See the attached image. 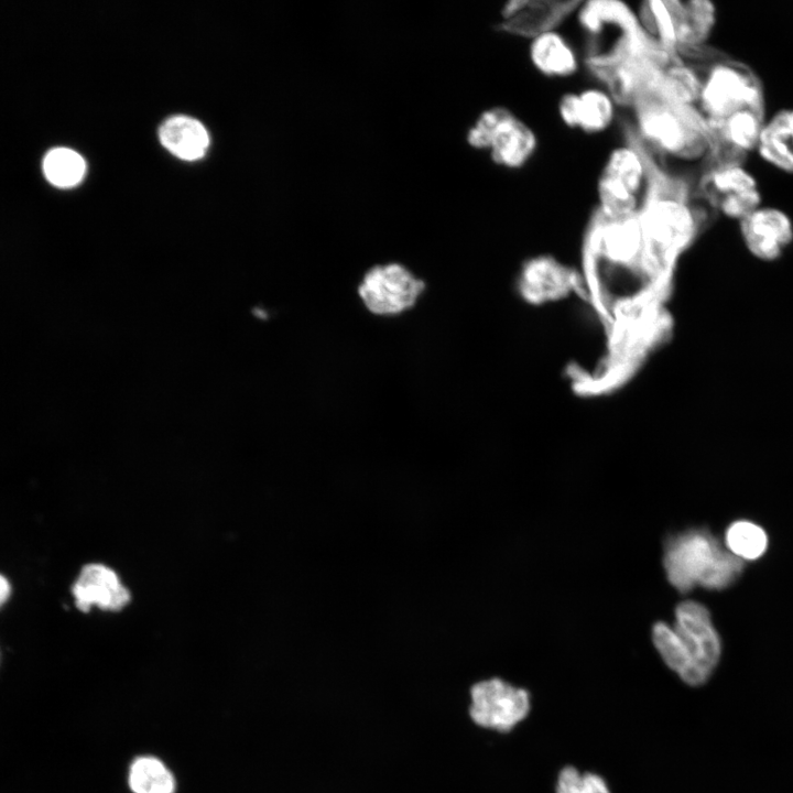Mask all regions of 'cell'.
Wrapping results in <instances>:
<instances>
[{"instance_id": "1", "label": "cell", "mask_w": 793, "mask_h": 793, "mask_svg": "<svg viewBox=\"0 0 793 793\" xmlns=\"http://www.w3.org/2000/svg\"><path fill=\"white\" fill-rule=\"evenodd\" d=\"M583 258L584 286L627 329L655 307L674 269L647 247L639 214L610 218L596 210Z\"/></svg>"}, {"instance_id": "2", "label": "cell", "mask_w": 793, "mask_h": 793, "mask_svg": "<svg viewBox=\"0 0 793 793\" xmlns=\"http://www.w3.org/2000/svg\"><path fill=\"white\" fill-rule=\"evenodd\" d=\"M526 297L542 308L566 372L585 388L618 377L628 358L627 329L588 293L583 282L560 275L523 282Z\"/></svg>"}, {"instance_id": "3", "label": "cell", "mask_w": 793, "mask_h": 793, "mask_svg": "<svg viewBox=\"0 0 793 793\" xmlns=\"http://www.w3.org/2000/svg\"><path fill=\"white\" fill-rule=\"evenodd\" d=\"M631 108L637 122L633 130L649 151L704 166L709 133L696 107L673 99L654 82L638 95Z\"/></svg>"}, {"instance_id": "4", "label": "cell", "mask_w": 793, "mask_h": 793, "mask_svg": "<svg viewBox=\"0 0 793 793\" xmlns=\"http://www.w3.org/2000/svg\"><path fill=\"white\" fill-rule=\"evenodd\" d=\"M652 638L666 665L691 686L705 684L721 655V641L705 606L693 600L675 609V623L656 622Z\"/></svg>"}, {"instance_id": "5", "label": "cell", "mask_w": 793, "mask_h": 793, "mask_svg": "<svg viewBox=\"0 0 793 793\" xmlns=\"http://www.w3.org/2000/svg\"><path fill=\"white\" fill-rule=\"evenodd\" d=\"M664 568L669 582L681 593L695 585L723 589L741 574L743 561L723 548L704 529L671 535L664 546Z\"/></svg>"}, {"instance_id": "6", "label": "cell", "mask_w": 793, "mask_h": 793, "mask_svg": "<svg viewBox=\"0 0 793 793\" xmlns=\"http://www.w3.org/2000/svg\"><path fill=\"white\" fill-rule=\"evenodd\" d=\"M627 145L615 149L598 178L599 210L619 218L640 213L648 193L649 173L643 150L631 127H627Z\"/></svg>"}, {"instance_id": "7", "label": "cell", "mask_w": 793, "mask_h": 793, "mask_svg": "<svg viewBox=\"0 0 793 793\" xmlns=\"http://www.w3.org/2000/svg\"><path fill=\"white\" fill-rule=\"evenodd\" d=\"M696 108L706 119L726 118L745 109H765L762 82L749 65L727 56L703 75Z\"/></svg>"}, {"instance_id": "8", "label": "cell", "mask_w": 793, "mask_h": 793, "mask_svg": "<svg viewBox=\"0 0 793 793\" xmlns=\"http://www.w3.org/2000/svg\"><path fill=\"white\" fill-rule=\"evenodd\" d=\"M530 707L526 689L499 677L476 681L468 688L467 717L481 730L510 732L525 719Z\"/></svg>"}, {"instance_id": "9", "label": "cell", "mask_w": 793, "mask_h": 793, "mask_svg": "<svg viewBox=\"0 0 793 793\" xmlns=\"http://www.w3.org/2000/svg\"><path fill=\"white\" fill-rule=\"evenodd\" d=\"M765 109H745L721 119H706L709 153L703 170L718 166H742L757 150L764 124Z\"/></svg>"}, {"instance_id": "10", "label": "cell", "mask_w": 793, "mask_h": 793, "mask_svg": "<svg viewBox=\"0 0 793 793\" xmlns=\"http://www.w3.org/2000/svg\"><path fill=\"white\" fill-rule=\"evenodd\" d=\"M695 189L717 213L737 220L759 208L762 200L757 180L743 166L704 170Z\"/></svg>"}, {"instance_id": "11", "label": "cell", "mask_w": 793, "mask_h": 793, "mask_svg": "<svg viewBox=\"0 0 793 793\" xmlns=\"http://www.w3.org/2000/svg\"><path fill=\"white\" fill-rule=\"evenodd\" d=\"M424 282L398 263L370 269L359 286V295L373 314L393 315L414 305Z\"/></svg>"}, {"instance_id": "12", "label": "cell", "mask_w": 793, "mask_h": 793, "mask_svg": "<svg viewBox=\"0 0 793 793\" xmlns=\"http://www.w3.org/2000/svg\"><path fill=\"white\" fill-rule=\"evenodd\" d=\"M739 222L745 246L760 260L779 259L793 242L792 219L779 208L760 206Z\"/></svg>"}, {"instance_id": "13", "label": "cell", "mask_w": 793, "mask_h": 793, "mask_svg": "<svg viewBox=\"0 0 793 793\" xmlns=\"http://www.w3.org/2000/svg\"><path fill=\"white\" fill-rule=\"evenodd\" d=\"M583 1L512 0L501 11L497 28L524 37H535L553 31L566 17L578 10Z\"/></svg>"}, {"instance_id": "14", "label": "cell", "mask_w": 793, "mask_h": 793, "mask_svg": "<svg viewBox=\"0 0 793 793\" xmlns=\"http://www.w3.org/2000/svg\"><path fill=\"white\" fill-rule=\"evenodd\" d=\"M72 591L76 607L84 612L93 606L102 610L118 611L130 601V593L118 575L101 564L84 566Z\"/></svg>"}, {"instance_id": "15", "label": "cell", "mask_w": 793, "mask_h": 793, "mask_svg": "<svg viewBox=\"0 0 793 793\" xmlns=\"http://www.w3.org/2000/svg\"><path fill=\"white\" fill-rule=\"evenodd\" d=\"M615 100L601 89L588 88L564 94L558 101V115L569 128L586 133L605 131L615 117Z\"/></svg>"}, {"instance_id": "16", "label": "cell", "mask_w": 793, "mask_h": 793, "mask_svg": "<svg viewBox=\"0 0 793 793\" xmlns=\"http://www.w3.org/2000/svg\"><path fill=\"white\" fill-rule=\"evenodd\" d=\"M536 146L534 131L508 109L496 126L488 149L495 163L519 169L531 159Z\"/></svg>"}, {"instance_id": "17", "label": "cell", "mask_w": 793, "mask_h": 793, "mask_svg": "<svg viewBox=\"0 0 793 793\" xmlns=\"http://www.w3.org/2000/svg\"><path fill=\"white\" fill-rule=\"evenodd\" d=\"M677 46L704 45L716 23L715 4L708 0H665Z\"/></svg>"}, {"instance_id": "18", "label": "cell", "mask_w": 793, "mask_h": 793, "mask_svg": "<svg viewBox=\"0 0 793 793\" xmlns=\"http://www.w3.org/2000/svg\"><path fill=\"white\" fill-rule=\"evenodd\" d=\"M529 55L534 67L548 77H569L578 69L574 48L555 30L533 37Z\"/></svg>"}, {"instance_id": "19", "label": "cell", "mask_w": 793, "mask_h": 793, "mask_svg": "<svg viewBox=\"0 0 793 793\" xmlns=\"http://www.w3.org/2000/svg\"><path fill=\"white\" fill-rule=\"evenodd\" d=\"M757 151L775 169L793 174V109H782L764 122Z\"/></svg>"}, {"instance_id": "20", "label": "cell", "mask_w": 793, "mask_h": 793, "mask_svg": "<svg viewBox=\"0 0 793 793\" xmlns=\"http://www.w3.org/2000/svg\"><path fill=\"white\" fill-rule=\"evenodd\" d=\"M159 137L172 154L185 161L200 159L209 145V135L203 123L186 116L169 118L161 126Z\"/></svg>"}, {"instance_id": "21", "label": "cell", "mask_w": 793, "mask_h": 793, "mask_svg": "<svg viewBox=\"0 0 793 793\" xmlns=\"http://www.w3.org/2000/svg\"><path fill=\"white\" fill-rule=\"evenodd\" d=\"M43 173L46 180L59 188L76 186L86 173L84 159L74 150L55 148L43 159Z\"/></svg>"}, {"instance_id": "22", "label": "cell", "mask_w": 793, "mask_h": 793, "mask_svg": "<svg viewBox=\"0 0 793 793\" xmlns=\"http://www.w3.org/2000/svg\"><path fill=\"white\" fill-rule=\"evenodd\" d=\"M129 785L133 793H174L175 780L156 758L140 757L129 770Z\"/></svg>"}, {"instance_id": "23", "label": "cell", "mask_w": 793, "mask_h": 793, "mask_svg": "<svg viewBox=\"0 0 793 793\" xmlns=\"http://www.w3.org/2000/svg\"><path fill=\"white\" fill-rule=\"evenodd\" d=\"M730 553L743 560H756L767 550L768 537L763 529L749 521L734 522L726 532Z\"/></svg>"}, {"instance_id": "24", "label": "cell", "mask_w": 793, "mask_h": 793, "mask_svg": "<svg viewBox=\"0 0 793 793\" xmlns=\"http://www.w3.org/2000/svg\"><path fill=\"white\" fill-rule=\"evenodd\" d=\"M556 793H610L605 780L595 773H579L574 767L561 770Z\"/></svg>"}, {"instance_id": "25", "label": "cell", "mask_w": 793, "mask_h": 793, "mask_svg": "<svg viewBox=\"0 0 793 793\" xmlns=\"http://www.w3.org/2000/svg\"><path fill=\"white\" fill-rule=\"evenodd\" d=\"M507 111L508 109L504 107H492L485 110L468 130V143L476 149H488L491 134Z\"/></svg>"}, {"instance_id": "26", "label": "cell", "mask_w": 793, "mask_h": 793, "mask_svg": "<svg viewBox=\"0 0 793 793\" xmlns=\"http://www.w3.org/2000/svg\"><path fill=\"white\" fill-rule=\"evenodd\" d=\"M10 596V584L2 575H0V606H2Z\"/></svg>"}]
</instances>
